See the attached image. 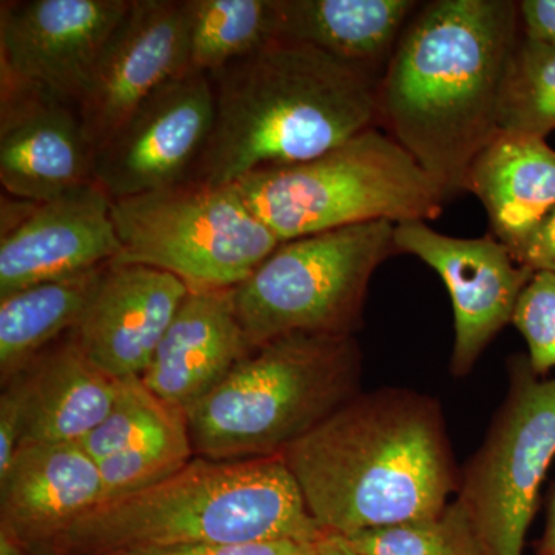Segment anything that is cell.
<instances>
[{"mask_svg":"<svg viewBox=\"0 0 555 555\" xmlns=\"http://www.w3.org/2000/svg\"><path fill=\"white\" fill-rule=\"evenodd\" d=\"M317 555H361L347 543L345 537L324 534L317 542Z\"/></svg>","mask_w":555,"mask_h":555,"instance_id":"obj_33","label":"cell"},{"mask_svg":"<svg viewBox=\"0 0 555 555\" xmlns=\"http://www.w3.org/2000/svg\"><path fill=\"white\" fill-rule=\"evenodd\" d=\"M361 361L353 335L292 334L255 347L185 412L195 456L283 454L360 393Z\"/></svg>","mask_w":555,"mask_h":555,"instance_id":"obj_5","label":"cell"},{"mask_svg":"<svg viewBox=\"0 0 555 555\" xmlns=\"http://www.w3.org/2000/svg\"><path fill=\"white\" fill-rule=\"evenodd\" d=\"M0 555H40L17 539L10 529L0 526Z\"/></svg>","mask_w":555,"mask_h":555,"instance_id":"obj_34","label":"cell"},{"mask_svg":"<svg viewBox=\"0 0 555 555\" xmlns=\"http://www.w3.org/2000/svg\"><path fill=\"white\" fill-rule=\"evenodd\" d=\"M518 13L524 38L555 46V0H521Z\"/></svg>","mask_w":555,"mask_h":555,"instance_id":"obj_32","label":"cell"},{"mask_svg":"<svg viewBox=\"0 0 555 555\" xmlns=\"http://www.w3.org/2000/svg\"><path fill=\"white\" fill-rule=\"evenodd\" d=\"M511 323L528 345L529 366L539 377L555 369V272H535L526 284Z\"/></svg>","mask_w":555,"mask_h":555,"instance_id":"obj_28","label":"cell"},{"mask_svg":"<svg viewBox=\"0 0 555 555\" xmlns=\"http://www.w3.org/2000/svg\"><path fill=\"white\" fill-rule=\"evenodd\" d=\"M323 535L283 455L235 462L195 456L158 483L101 503L43 555H118L270 540L317 543Z\"/></svg>","mask_w":555,"mask_h":555,"instance_id":"obj_4","label":"cell"},{"mask_svg":"<svg viewBox=\"0 0 555 555\" xmlns=\"http://www.w3.org/2000/svg\"><path fill=\"white\" fill-rule=\"evenodd\" d=\"M108 266L35 284L0 298L2 385L76 327Z\"/></svg>","mask_w":555,"mask_h":555,"instance_id":"obj_22","label":"cell"},{"mask_svg":"<svg viewBox=\"0 0 555 555\" xmlns=\"http://www.w3.org/2000/svg\"><path fill=\"white\" fill-rule=\"evenodd\" d=\"M210 79L214 130L190 182L235 184L378 127V80L298 40L272 39Z\"/></svg>","mask_w":555,"mask_h":555,"instance_id":"obj_3","label":"cell"},{"mask_svg":"<svg viewBox=\"0 0 555 555\" xmlns=\"http://www.w3.org/2000/svg\"><path fill=\"white\" fill-rule=\"evenodd\" d=\"M396 247L422 259L443 280L454 309L451 372L465 377L513 321L518 298L535 272L518 264L509 248L492 236L454 238L426 221L396 224Z\"/></svg>","mask_w":555,"mask_h":555,"instance_id":"obj_12","label":"cell"},{"mask_svg":"<svg viewBox=\"0 0 555 555\" xmlns=\"http://www.w3.org/2000/svg\"><path fill=\"white\" fill-rule=\"evenodd\" d=\"M188 69L182 0H131L78 109L94 153L153 91Z\"/></svg>","mask_w":555,"mask_h":555,"instance_id":"obj_15","label":"cell"},{"mask_svg":"<svg viewBox=\"0 0 555 555\" xmlns=\"http://www.w3.org/2000/svg\"><path fill=\"white\" fill-rule=\"evenodd\" d=\"M188 69L214 75L276 38L275 0H182Z\"/></svg>","mask_w":555,"mask_h":555,"instance_id":"obj_23","label":"cell"},{"mask_svg":"<svg viewBox=\"0 0 555 555\" xmlns=\"http://www.w3.org/2000/svg\"><path fill=\"white\" fill-rule=\"evenodd\" d=\"M539 555H555V485L547 502L546 528Z\"/></svg>","mask_w":555,"mask_h":555,"instance_id":"obj_35","label":"cell"},{"mask_svg":"<svg viewBox=\"0 0 555 555\" xmlns=\"http://www.w3.org/2000/svg\"><path fill=\"white\" fill-rule=\"evenodd\" d=\"M22 372L27 382L22 444L82 443L104 422L119 392L120 379L96 366L69 334Z\"/></svg>","mask_w":555,"mask_h":555,"instance_id":"obj_20","label":"cell"},{"mask_svg":"<svg viewBox=\"0 0 555 555\" xmlns=\"http://www.w3.org/2000/svg\"><path fill=\"white\" fill-rule=\"evenodd\" d=\"M513 257L518 264L532 272H555V207L534 235Z\"/></svg>","mask_w":555,"mask_h":555,"instance_id":"obj_31","label":"cell"},{"mask_svg":"<svg viewBox=\"0 0 555 555\" xmlns=\"http://www.w3.org/2000/svg\"><path fill=\"white\" fill-rule=\"evenodd\" d=\"M499 127L500 133L543 139L555 130V46L518 40L500 94Z\"/></svg>","mask_w":555,"mask_h":555,"instance_id":"obj_24","label":"cell"},{"mask_svg":"<svg viewBox=\"0 0 555 555\" xmlns=\"http://www.w3.org/2000/svg\"><path fill=\"white\" fill-rule=\"evenodd\" d=\"M345 539L361 555H491L466 507L456 499L437 516Z\"/></svg>","mask_w":555,"mask_h":555,"instance_id":"obj_25","label":"cell"},{"mask_svg":"<svg viewBox=\"0 0 555 555\" xmlns=\"http://www.w3.org/2000/svg\"><path fill=\"white\" fill-rule=\"evenodd\" d=\"M235 188L281 243L367 222L436 219L449 199L378 127L318 158L254 171Z\"/></svg>","mask_w":555,"mask_h":555,"instance_id":"obj_6","label":"cell"},{"mask_svg":"<svg viewBox=\"0 0 555 555\" xmlns=\"http://www.w3.org/2000/svg\"><path fill=\"white\" fill-rule=\"evenodd\" d=\"M182 409L159 400L141 377L120 379L118 397L112 411L96 429L83 438L80 447L96 462L126 451L142 438L152 436L160 427L169 425Z\"/></svg>","mask_w":555,"mask_h":555,"instance_id":"obj_27","label":"cell"},{"mask_svg":"<svg viewBox=\"0 0 555 555\" xmlns=\"http://www.w3.org/2000/svg\"><path fill=\"white\" fill-rule=\"evenodd\" d=\"M118 555H317V543L270 540V542L169 547V550L141 551V553Z\"/></svg>","mask_w":555,"mask_h":555,"instance_id":"obj_30","label":"cell"},{"mask_svg":"<svg viewBox=\"0 0 555 555\" xmlns=\"http://www.w3.org/2000/svg\"><path fill=\"white\" fill-rule=\"evenodd\" d=\"M102 502L100 465L80 443L22 444L0 480V526L43 555Z\"/></svg>","mask_w":555,"mask_h":555,"instance_id":"obj_17","label":"cell"},{"mask_svg":"<svg viewBox=\"0 0 555 555\" xmlns=\"http://www.w3.org/2000/svg\"><path fill=\"white\" fill-rule=\"evenodd\" d=\"M521 39L518 2L434 0L418 7L378 82V127L447 192H466L500 134L507 64Z\"/></svg>","mask_w":555,"mask_h":555,"instance_id":"obj_1","label":"cell"},{"mask_svg":"<svg viewBox=\"0 0 555 555\" xmlns=\"http://www.w3.org/2000/svg\"><path fill=\"white\" fill-rule=\"evenodd\" d=\"M0 229V298L112 264L122 250L112 198L94 181L46 203L2 198Z\"/></svg>","mask_w":555,"mask_h":555,"instance_id":"obj_11","label":"cell"},{"mask_svg":"<svg viewBox=\"0 0 555 555\" xmlns=\"http://www.w3.org/2000/svg\"><path fill=\"white\" fill-rule=\"evenodd\" d=\"M276 38L317 47L379 79L409 21L414 0H275Z\"/></svg>","mask_w":555,"mask_h":555,"instance_id":"obj_21","label":"cell"},{"mask_svg":"<svg viewBox=\"0 0 555 555\" xmlns=\"http://www.w3.org/2000/svg\"><path fill=\"white\" fill-rule=\"evenodd\" d=\"M281 455L324 534L437 516L460 488L440 403L411 389L358 393Z\"/></svg>","mask_w":555,"mask_h":555,"instance_id":"obj_2","label":"cell"},{"mask_svg":"<svg viewBox=\"0 0 555 555\" xmlns=\"http://www.w3.org/2000/svg\"><path fill=\"white\" fill-rule=\"evenodd\" d=\"M554 459L555 378L539 377L528 357L518 356L505 401L456 492L491 555H524Z\"/></svg>","mask_w":555,"mask_h":555,"instance_id":"obj_9","label":"cell"},{"mask_svg":"<svg viewBox=\"0 0 555 555\" xmlns=\"http://www.w3.org/2000/svg\"><path fill=\"white\" fill-rule=\"evenodd\" d=\"M393 254L396 224L389 221L284 241L233 288L248 345L292 334L356 337L371 278Z\"/></svg>","mask_w":555,"mask_h":555,"instance_id":"obj_7","label":"cell"},{"mask_svg":"<svg viewBox=\"0 0 555 555\" xmlns=\"http://www.w3.org/2000/svg\"><path fill=\"white\" fill-rule=\"evenodd\" d=\"M27 416V382L21 372L3 385L0 396V480L20 451Z\"/></svg>","mask_w":555,"mask_h":555,"instance_id":"obj_29","label":"cell"},{"mask_svg":"<svg viewBox=\"0 0 555 555\" xmlns=\"http://www.w3.org/2000/svg\"><path fill=\"white\" fill-rule=\"evenodd\" d=\"M251 350L233 288L190 291L141 379L164 403L188 412Z\"/></svg>","mask_w":555,"mask_h":555,"instance_id":"obj_18","label":"cell"},{"mask_svg":"<svg viewBox=\"0 0 555 555\" xmlns=\"http://www.w3.org/2000/svg\"><path fill=\"white\" fill-rule=\"evenodd\" d=\"M214 124L210 76L184 69L153 91L94 153L93 181L112 201L188 184Z\"/></svg>","mask_w":555,"mask_h":555,"instance_id":"obj_10","label":"cell"},{"mask_svg":"<svg viewBox=\"0 0 555 555\" xmlns=\"http://www.w3.org/2000/svg\"><path fill=\"white\" fill-rule=\"evenodd\" d=\"M112 217L122 247L115 264L164 270L190 291L240 286L281 244L235 184L188 182L112 201Z\"/></svg>","mask_w":555,"mask_h":555,"instance_id":"obj_8","label":"cell"},{"mask_svg":"<svg viewBox=\"0 0 555 555\" xmlns=\"http://www.w3.org/2000/svg\"><path fill=\"white\" fill-rule=\"evenodd\" d=\"M193 459L195 451L190 440L188 414H184L142 438L134 447L98 462L104 502L158 483Z\"/></svg>","mask_w":555,"mask_h":555,"instance_id":"obj_26","label":"cell"},{"mask_svg":"<svg viewBox=\"0 0 555 555\" xmlns=\"http://www.w3.org/2000/svg\"><path fill=\"white\" fill-rule=\"evenodd\" d=\"M189 292L164 270L112 262L69 335L113 378L142 377Z\"/></svg>","mask_w":555,"mask_h":555,"instance_id":"obj_16","label":"cell"},{"mask_svg":"<svg viewBox=\"0 0 555 555\" xmlns=\"http://www.w3.org/2000/svg\"><path fill=\"white\" fill-rule=\"evenodd\" d=\"M94 150L78 105L0 64V184L46 203L93 182Z\"/></svg>","mask_w":555,"mask_h":555,"instance_id":"obj_13","label":"cell"},{"mask_svg":"<svg viewBox=\"0 0 555 555\" xmlns=\"http://www.w3.org/2000/svg\"><path fill=\"white\" fill-rule=\"evenodd\" d=\"M131 0L0 2V64L79 104Z\"/></svg>","mask_w":555,"mask_h":555,"instance_id":"obj_14","label":"cell"},{"mask_svg":"<svg viewBox=\"0 0 555 555\" xmlns=\"http://www.w3.org/2000/svg\"><path fill=\"white\" fill-rule=\"evenodd\" d=\"M466 192L483 204L492 233L516 254L555 207V150L546 139L500 133L477 156Z\"/></svg>","mask_w":555,"mask_h":555,"instance_id":"obj_19","label":"cell"}]
</instances>
